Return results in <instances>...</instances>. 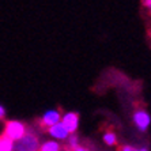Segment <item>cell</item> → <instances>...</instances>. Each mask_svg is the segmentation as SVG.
I'll return each instance as SVG.
<instances>
[{"mask_svg":"<svg viewBox=\"0 0 151 151\" xmlns=\"http://www.w3.org/2000/svg\"><path fill=\"white\" fill-rule=\"evenodd\" d=\"M37 151H63V147H61V144L59 142L48 140L45 143H42Z\"/></svg>","mask_w":151,"mask_h":151,"instance_id":"obj_7","label":"cell"},{"mask_svg":"<svg viewBox=\"0 0 151 151\" xmlns=\"http://www.w3.org/2000/svg\"><path fill=\"white\" fill-rule=\"evenodd\" d=\"M61 124L65 127V129L68 131V134L72 135L76 132L78 125H79V114L75 112H68L63 114L61 117Z\"/></svg>","mask_w":151,"mask_h":151,"instance_id":"obj_4","label":"cell"},{"mask_svg":"<svg viewBox=\"0 0 151 151\" xmlns=\"http://www.w3.org/2000/svg\"><path fill=\"white\" fill-rule=\"evenodd\" d=\"M134 123L139 128V131H146L151 123V117L146 110L139 109L134 113Z\"/></svg>","mask_w":151,"mask_h":151,"instance_id":"obj_5","label":"cell"},{"mask_svg":"<svg viewBox=\"0 0 151 151\" xmlns=\"http://www.w3.org/2000/svg\"><path fill=\"white\" fill-rule=\"evenodd\" d=\"M26 131H27V124L22 123V121H17V120H8L4 124V131L3 134L7 137H10L12 142H18L19 139L25 136Z\"/></svg>","mask_w":151,"mask_h":151,"instance_id":"obj_2","label":"cell"},{"mask_svg":"<svg viewBox=\"0 0 151 151\" xmlns=\"http://www.w3.org/2000/svg\"><path fill=\"white\" fill-rule=\"evenodd\" d=\"M12 146H14V143L10 137H7L4 134L0 135V151H11Z\"/></svg>","mask_w":151,"mask_h":151,"instance_id":"obj_8","label":"cell"},{"mask_svg":"<svg viewBox=\"0 0 151 151\" xmlns=\"http://www.w3.org/2000/svg\"><path fill=\"white\" fill-rule=\"evenodd\" d=\"M74 151H88V148H86V147H83V146H78L76 148H75Z\"/></svg>","mask_w":151,"mask_h":151,"instance_id":"obj_13","label":"cell"},{"mask_svg":"<svg viewBox=\"0 0 151 151\" xmlns=\"http://www.w3.org/2000/svg\"><path fill=\"white\" fill-rule=\"evenodd\" d=\"M46 132H48V134H49L52 137L57 139V140H67L68 136H70L68 131L65 129V127L61 124V121H60V123H57V124H55L53 127H50Z\"/></svg>","mask_w":151,"mask_h":151,"instance_id":"obj_6","label":"cell"},{"mask_svg":"<svg viewBox=\"0 0 151 151\" xmlns=\"http://www.w3.org/2000/svg\"><path fill=\"white\" fill-rule=\"evenodd\" d=\"M142 6L146 7L151 12V0H142Z\"/></svg>","mask_w":151,"mask_h":151,"instance_id":"obj_10","label":"cell"},{"mask_svg":"<svg viewBox=\"0 0 151 151\" xmlns=\"http://www.w3.org/2000/svg\"><path fill=\"white\" fill-rule=\"evenodd\" d=\"M102 139H104L105 144H108V146H116V144H117V136H116V134H114V132H112V131L105 132Z\"/></svg>","mask_w":151,"mask_h":151,"instance_id":"obj_9","label":"cell"},{"mask_svg":"<svg viewBox=\"0 0 151 151\" xmlns=\"http://www.w3.org/2000/svg\"><path fill=\"white\" fill-rule=\"evenodd\" d=\"M61 109H57V110H49L46 112L41 119H38L35 121V125L38 128L40 131H48L50 127H53L55 124L60 123L61 121Z\"/></svg>","mask_w":151,"mask_h":151,"instance_id":"obj_3","label":"cell"},{"mask_svg":"<svg viewBox=\"0 0 151 151\" xmlns=\"http://www.w3.org/2000/svg\"><path fill=\"white\" fill-rule=\"evenodd\" d=\"M139 151H147L146 148H139Z\"/></svg>","mask_w":151,"mask_h":151,"instance_id":"obj_14","label":"cell"},{"mask_svg":"<svg viewBox=\"0 0 151 151\" xmlns=\"http://www.w3.org/2000/svg\"><path fill=\"white\" fill-rule=\"evenodd\" d=\"M120 151H139V150L132 147V146H123V147L120 148Z\"/></svg>","mask_w":151,"mask_h":151,"instance_id":"obj_11","label":"cell"},{"mask_svg":"<svg viewBox=\"0 0 151 151\" xmlns=\"http://www.w3.org/2000/svg\"><path fill=\"white\" fill-rule=\"evenodd\" d=\"M6 119V110H4V108L1 105H0V121L1 120H4Z\"/></svg>","mask_w":151,"mask_h":151,"instance_id":"obj_12","label":"cell"},{"mask_svg":"<svg viewBox=\"0 0 151 151\" xmlns=\"http://www.w3.org/2000/svg\"><path fill=\"white\" fill-rule=\"evenodd\" d=\"M38 147H40L38 135H37L35 129L27 127V131H26L25 136L22 137V139H19L12 146V150L11 151H37Z\"/></svg>","mask_w":151,"mask_h":151,"instance_id":"obj_1","label":"cell"}]
</instances>
